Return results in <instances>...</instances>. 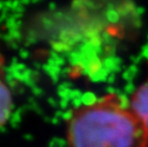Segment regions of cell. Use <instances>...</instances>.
Instances as JSON below:
<instances>
[{
  "label": "cell",
  "instance_id": "3",
  "mask_svg": "<svg viewBox=\"0 0 148 147\" xmlns=\"http://www.w3.org/2000/svg\"><path fill=\"white\" fill-rule=\"evenodd\" d=\"M12 111V96L9 87L0 80V128L7 123Z\"/></svg>",
  "mask_w": 148,
  "mask_h": 147
},
{
  "label": "cell",
  "instance_id": "4",
  "mask_svg": "<svg viewBox=\"0 0 148 147\" xmlns=\"http://www.w3.org/2000/svg\"><path fill=\"white\" fill-rule=\"evenodd\" d=\"M81 101H82V105L84 107H93L97 104V98L95 96V94L88 92L85 93L84 95L81 96Z\"/></svg>",
  "mask_w": 148,
  "mask_h": 147
},
{
  "label": "cell",
  "instance_id": "5",
  "mask_svg": "<svg viewBox=\"0 0 148 147\" xmlns=\"http://www.w3.org/2000/svg\"><path fill=\"white\" fill-rule=\"evenodd\" d=\"M138 72V69L136 67V65H131L129 69H127L126 71L123 73V79H126L129 82H131V80L134 79V77L136 76V73Z\"/></svg>",
  "mask_w": 148,
  "mask_h": 147
},
{
  "label": "cell",
  "instance_id": "6",
  "mask_svg": "<svg viewBox=\"0 0 148 147\" xmlns=\"http://www.w3.org/2000/svg\"><path fill=\"white\" fill-rule=\"evenodd\" d=\"M106 17L110 22L112 23H116L119 19V14L114 9H109L106 12Z\"/></svg>",
  "mask_w": 148,
  "mask_h": 147
},
{
  "label": "cell",
  "instance_id": "8",
  "mask_svg": "<svg viewBox=\"0 0 148 147\" xmlns=\"http://www.w3.org/2000/svg\"><path fill=\"white\" fill-rule=\"evenodd\" d=\"M143 55L148 59V45H145L143 48Z\"/></svg>",
  "mask_w": 148,
  "mask_h": 147
},
{
  "label": "cell",
  "instance_id": "2",
  "mask_svg": "<svg viewBox=\"0 0 148 147\" xmlns=\"http://www.w3.org/2000/svg\"><path fill=\"white\" fill-rule=\"evenodd\" d=\"M131 107L135 117L148 132V83L140 86L134 94Z\"/></svg>",
  "mask_w": 148,
  "mask_h": 147
},
{
  "label": "cell",
  "instance_id": "9",
  "mask_svg": "<svg viewBox=\"0 0 148 147\" xmlns=\"http://www.w3.org/2000/svg\"><path fill=\"white\" fill-rule=\"evenodd\" d=\"M115 79H116L115 74H112L111 76H109V77H108V79H107V81H108V82H109L110 84H112V83L115 81Z\"/></svg>",
  "mask_w": 148,
  "mask_h": 147
},
{
  "label": "cell",
  "instance_id": "7",
  "mask_svg": "<svg viewBox=\"0 0 148 147\" xmlns=\"http://www.w3.org/2000/svg\"><path fill=\"white\" fill-rule=\"evenodd\" d=\"M124 91H125V93H126V94H133V93L135 94L137 92L136 88H135V86H134V84L132 82H129L127 85L125 86Z\"/></svg>",
  "mask_w": 148,
  "mask_h": 147
},
{
  "label": "cell",
  "instance_id": "1",
  "mask_svg": "<svg viewBox=\"0 0 148 147\" xmlns=\"http://www.w3.org/2000/svg\"><path fill=\"white\" fill-rule=\"evenodd\" d=\"M147 135L135 115L118 105L116 95L77 109L68 126L70 147H146Z\"/></svg>",
  "mask_w": 148,
  "mask_h": 147
}]
</instances>
